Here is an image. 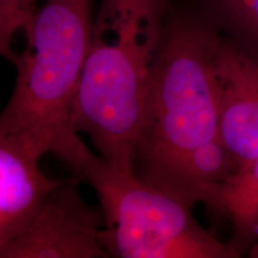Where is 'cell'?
I'll use <instances>...</instances> for the list:
<instances>
[{"label": "cell", "instance_id": "cell-10", "mask_svg": "<svg viewBox=\"0 0 258 258\" xmlns=\"http://www.w3.org/2000/svg\"><path fill=\"white\" fill-rule=\"evenodd\" d=\"M37 0H0V53L14 64L18 54L12 41L19 31H25L36 14Z\"/></svg>", "mask_w": 258, "mask_h": 258}, {"label": "cell", "instance_id": "cell-11", "mask_svg": "<svg viewBox=\"0 0 258 258\" xmlns=\"http://www.w3.org/2000/svg\"><path fill=\"white\" fill-rule=\"evenodd\" d=\"M250 257H254V258H258V241L257 243H254L252 246L250 247Z\"/></svg>", "mask_w": 258, "mask_h": 258}, {"label": "cell", "instance_id": "cell-5", "mask_svg": "<svg viewBox=\"0 0 258 258\" xmlns=\"http://www.w3.org/2000/svg\"><path fill=\"white\" fill-rule=\"evenodd\" d=\"M78 177L63 179L53 190L34 221L0 246V258L109 257L99 240L102 209L84 201Z\"/></svg>", "mask_w": 258, "mask_h": 258}, {"label": "cell", "instance_id": "cell-7", "mask_svg": "<svg viewBox=\"0 0 258 258\" xmlns=\"http://www.w3.org/2000/svg\"><path fill=\"white\" fill-rule=\"evenodd\" d=\"M44 152L18 134H0V246L34 221L63 179L42 172Z\"/></svg>", "mask_w": 258, "mask_h": 258}, {"label": "cell", "instance_id": "cell-6", "mask_svg": "<svg viewBox=\"0 0 258 258\" xmlns=\"http://www.w3.org/2000/svg\"><path fill=\"white\" fill-rule=\"evenodd\" d=\"M219 131L244 170L258 158V62L221 34L213 57Z\"/></svg>", "mask_w": 258, "mask_h": 258}, {"label": "cell", "instance_id": "cell-8", "mask_svg": "<svg viewBox=\"0 0 258 258\" xmlns=\"http://www.w3.org/2000/svg\"><path fill=\"white\" fill-rule=\"evenodd\" d=\"M214 213L225 215L233 226L230 244L241 253L258 241V158L220 186Z\"/></svg>", "mask_w": 258, "mask_h": 258}, {"label": "cell", "instance_id": "cell-3", "mask_svg": "<svg viewBox=\"0 0 258 258\" xmlns=\"http://www.w3.org/2000/svg\"><path fill=\"white\" fill-rule=\"evenodd\" d=\"M93 0H46L24 31L15 88L0 116V134H18L74 172L86 145L71 123L90 49Z\"/></svg>", "mask_w": 258, "mask_h": 258}, {"label": "cell", "instance_id": "cell-1", "mask_svg": "<svg viewBox=\"0 0 258 258\" xmlns=\"http://www.w3.org/2000/svg\"><path fill=\"white\" fill-rule=\"evenodd\" d=\"M220 37L200 10L171 9L135 146V175L184 203L192 158L221 139L213 76Z\"/></svg>", "mask_w": 258, "mask_h": 258}, {"label": "cell", "instance_id": "cell-9", "mask_svg": "<svg viewBox=\"0 0 258 258\" xmlns=\"http://www.w3.org/2000/svg\"><path fill=\"white\" fill-rule=\"evenodd\" d=\"M224 36L258 62V0H195Z\"/></svg>", "mask_w": 258, "mask_h": 258}, {"label": "cell", "instance_id": "cell-2", "mask_svg": "<svg viewBox=\"0 0 258 258\" xmlns=\"http://www.w3.org/2000/svg\"><path fill=\"white\" fill-rule=\"evenodd\" d=\"M170 0H101L71 123L101 157L134 171L135 146L159 56Z\"/></svg>", "mask_w": 258, "mask_h": 258}, {"label": "cell", "instance_id": "cell-4", "mask_svg": "<svg viewBox=\"0 0 258 258\" xmlns=\"http://www.w3.org/2000/svg\"><path fill=\"white\" fill-rule=\"evenodd\" d=\"M76 173L98 196L99 240L117 258H232L240 253L195 220L190 206L86 150Z\"/></svg>", "mask_w": 258, "mask_h": 258}]
</instances>
